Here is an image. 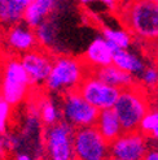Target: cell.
<instances>
[{
    "label": "cell",
    "instance_id": "cell-21",
    "mask_svg": "<svg viewBox=\"0 0 158 160\" xmlns=\"http://www.w3.org/2000/svg\"><path fill=\"white\" fill-rule=\"evenodd\" d=\"M38 109H39L38 111L39 118H40V121L45 126L53 125L57 121H60V120H62L60 108L56 106V103L52 102L51 99H43L40 102V104H39Z\"/></svg>",
    "mask_w": 158,
    "mask_h": 160
},
{
    "label": "cell",
    "instance_id": "cell-27",
    "mask_svg": "<svg viewBox=\"0 0 158 160\" xmlns=\"http://www.w3.org/2000/svg\"><path fill=\"white\" fill-rule=\"evenodd\" d=\"M16 160H33V158L26 152H20V154H17V156H16Z\"/></svg>",
    "mask_w": 158,
    "mask_h": 160
},
{
    "label": "cell",
    "instance_id": "cell-31",
    "mask_svg": "<svg viewBox=\"0 0 158 160\" xmlns=\"http://www.w3.org/2000/svg\"><path fill=\"white\" fill-rule=\"evenodd\" d=\"M149 2H154V3H158V0H149Z\"/></svg>",
    "mask_w": 158,
    "mask_h": 160
},
{
    "label": "cell",
    "instance_id": "cell-13",
    "mask_svg": "<svg viewBox=\"0 0 158 160\" xmlns=\"http://www.w3.org/2000/svg\"><path fill=\"white\" fill-rule=\"evenodd\" d=\"M60 0H31L23 11L22 21L30 28L35 29L57 9Z\"/></svg>",
    "mask_w": 158,
    "mask_h": 160
},
{
    "label": "cell",
    "instance_id": "cell-6",
    "mask_svg": "<svg viewBox=\"0 0 158 160\" xmlns=\"http://www.w3.org/2000/svg\"><path fill=\"white\" fill-rule=\"evenodd\" d=\"M109 145L95 125L77 128L74 132L75 160H106L110 156Z\"/></svg>",
    "mask_w": 158,
    "mask_h": 160
},
{
    "label": "cell",
    "instance_id": "cell-17",
    "mask_svg": "<svg viewBox=\"0 0 158 160\" xmlns=\"http://www.w3.org/2000/svg\"><path fill=\"white\" fill-rule=\"evenodd\" d=\"M102 38L112 46V48L114 51L131 48L133 41H135L128 30L115 29V28H109V26L102 28Z\"/></svg>",
    "mask_w": 158,
    "mask_h": 160
},
{
    "label": "cell",
    "instance_id": "cell-3",
    "mask_svg": "<svg viewBox=\"0 0 158 160\" xmlns=\"http://www.w3.org/2000/svg\"><path fill=\"white\" fill-rule=\"evenodd\" d=\"M88 68L82 58H74L69 55L54 56L49 76L44 83L45 89L51 92L65 94L77 90L78 86L88 74Z\"/></svg>",
    "mask_w": 158,
    "mask_h": 160
},
{
    "label": "cell",
    "instance_id": "cell-28",
    "mask_svg": "<svg viewBox=\"0 0 158 160\" xmlns=\"http://www.w3.org/2000/svg\"><path fill=\"white\" fill-rule=\"evenodd\" d=\"M12 2H14V3H17V4H20V5H22V7L26 8V5L31 2V0H12Z\"/></svg>",
    "mask_w": 158,
    "mask_h": 160
},
{
    "label": "cell",
    "instance_id": "cell-5",
    "mask_svg": "<svg viewBox=\"0 0 158 160\" xmlns=\"http://www.w3.org/2000/svg\"><path fill=\"white\" fill-rule=\"evenodd\" d=\"M75 128L60 120L44 130V148L47 160H75L74 158Z\"/></svg>",
    "mask_w": 158,
    "mask_h": 160
},
{
    "label": "cell",
    "instance_id": "cell-29",
    "mask_svg": "<svg viewBox=\"0 0 158 160\" xmlns=\"http://www.w3.org/2000/svg\"><path fill=\"white\" fill-rule=\"evenodd\" d=\"M83 5H91V4H95V3H97L99 0H79Z\"/></svg>",
    "mask_w": 158,
    "mask_h": 160
},
{
    "label": "cell",
    "instance_id": "cell-4",
    "mask_svg": "<svg viewBox=\"0 0 158 160\" xmlns=\"http://www.w3.org/2000/svg\"><path fill=\"white\" fill-rule=\"evenodd\" d=\"M113 109L117 117L119 118L123 132L137 130L141 118L151 109L145 89L143 86H137L136 83L121 89Z\"/></svg>",
    "mask_w": 158,
    "mask_h": 160
},
{
    "label": "cell",
    "instance_id": "cell-23",
    "mask_svg": "<svg viewBox=\"0 0 158 160\" xmlns=\"http://www.w3.org/2000/svg\"><path fill=\"white\" fill-rule=\"evenodd\" d=\"M12 106L7 103L3 98H0V137L7 134L8 124H9L11 115H12Z\"/></svg>",
    "mask_w": 158,
    "mask_h": 160
},
{
    "label": "cell",
    "instance_id": "cell-12",
    "mask_svg": "<svg viewBox=\"0 0 158 160\" xmlns=\"http://www.w3.org/2000/svg\"><path fill=\"white\" fill-rule=\"evenodd\" d=\"M114 50L102 37L95 38L93 41L87 46V48L82 56L83 62L90 70L106 67L113 62Z\"/></svg>",
    "mask_w": 158,
    "mask_h": 160
},
{
    "label": "cell",
    "instance_id": "cell-11",
    "mask_svg": "<svg viewBox=\"0 0 158 160\" xmlns=\"http://www.w3.org/2000/svg\"><path fill=\"white\" fill-rule=\"evenodd\" d=\"M4 43L16 55H22L38 47L34 29L21 22H17L8 28L4 34Z\"/></svg>",
    "mask_w": 158,
    "mask_h": 160
},
{
    "label": "cell",
    "instance_id": "cell-25",
    "mask_svg": "<svg viewBox=\"0 0 158 160\" xmlns=\"http://www.w3.org/2000/svg\"><path fill=\"white\" fill-rule=\"evenodd\" d=\"M99 3H101L109 11H115L117 8L119 7V4H118V0H99Z\"/></svg>",
    "mask_w": 158,
    "mask_h": 160
},
{
    "label": "cell",
    "instance_id": "cell-18",
    "mask_svg": "<svg viewBox=\"0 0 158 160\" xmlns=\"http://www.w3.org/2000/svg\"><path fill=\"white\" fill-rule=\"evenodd\" d=\"M35 35H36V41L38 46L42 48L49 50L51 47L54 46L56 43V37H57V28L54 25V22L51 21V18H47L42 23L34 29Z\"/></svg>",
    "mask_w": 158,
    "mask_h": 160
},
{
    "label": "cell",
    "instance_id": "cell-2",
    "mask_svg": "<svg viewBox=\"0 0 158 160\" xmlns=\"http://www.w3.org/2000/svg\"><path fill=\"white\" fill-rule=\"evenodd\" d=\"M30 78L20 58L7 55L0 60V98L12 107L20 106L31 91Z\"/></svg>",
    "mask_w": 158,
    "mask_h": 160
},
{
    "label": "cell",
    "instance_id": "cell-26",
    "mask_svg": "<svg viewBox=\"0 0 158 160\" xmlns=\"http://www.w3.org/2000/svg\"><path fill=\"white\" fill-rule=\"evenodd\" d=\"M143 160H158V147L149 148L146 151V154L144 155Z\"/></svg>",
    "mask_w": 158,
    "mask_h": 160
},
{
    "label": "cell",
    "instance_id": "cell-9",
    "mask_svg": "<svg viewBox=\"0 0 158 160\" xmlns=\"http://www.w3.org/2000/svg\"><path fill=\"white\" fill-rule=\"evenodd\" d=\"M148 150V138L139 130L123 132L109 145L110 156L119 160H143Z\"/></svg>",
    "mask_w": 158,
    "mask_h": 160
},
{
    "label": "cell",
    "instance_id": "cell-30",
    "mask_svg": "<svg viewBox=\"0 0 158 160\" xmlns=\"http://www.w3.org/2000/svg\"><path fill=\"white\" fill-rule=\"evenodd\" d=\"M106 160H119V159H115V158H113V156H109Z\"/></svg>",
    "mask_w": 158,
    "mask_h": 160
},
{
    "label": "cell",
    "instance_id": "cell-24",
    "mask_svg": "<svg viewBox=\"0 0 158 160\" xmlns=\"http://www.w3.org/2000/svg\"><path fill=\"white\" fill-rule=\"evenodd\" d=\"M148 46V50H149V58H151L153 65L158 68V41L153 42V43H149Z\"/></svg>",
    "mask_w": 158,
    "mask_h": 160
},
{
    "label": "cell",
    "instance_id": "cell-8",
    "mask_svg": "<svg viewBox=\"0 0 158 160\" xmlns=\"http://www.w3.org/2000/svg\"><path fill=\"white\" fill-rule=\"evenodd\" d=\"M77 90L91 106L97 108L99 111L113 108L121 91V89L118 87L102 82L101 79L90 73V70Z\"/></svg>",
    "mask_w": 158,
    "mask_h": 160
},
{
    "label": "cell",
    "instance_id": "cell-14",
    "mask_svg": "<svg viewBox=\"0 0 158 160\" xmlns=\"http://www.w3.org/2000/svg\"><path fill=\"white\" fill-rule=\"evenodd\" d=\"M90 73H92L95 77L101 79L102 82L118 87V89H124V87H130L136 83L135 77L132 74L117 68L114 64H109L106 67L92 69L90 70Z\"/></svg>",
    "mask_w": 158,
    "mask_h": 160
},
{
    "label": "cell",
    "instance_id": "cell-15",
    "mask_svg": "<svg viewBox=\"0 0 158 160\" xmlns=\"http://www.w3.org/2000/svg\"><path fill=\"white\" fill-rule=\"evenodd\" d=\"M95 126L99 130V133L104 137L109 143L113 142L117 137L123 133V128L121 125L119 118L117 117L113 108L99 111L97 120L95 122Z\"/></svg>",
    "mask_w": 158,
    "mask_h": 160
},
{
    "label": "cell",
    "instance_id": "cell-16",
    "mask_svg": "<svg viewBox=\"0 0 158 160\" xmlns=\"http://www.w3.org/2000/svg\"><path fill=\"white\" fill-rule=\"evenodd\" d=\"M117 68H119L133 77H139L145 68V62L140 56L132 52L130 48L115 50L113 53V62Z\"/></svg>",
    "mask_w": 158,
    "mask_h": 160
},
{
    "label": "cell",
    "instance_id": "cell-22",
    "mask_svg": "<svg viewBox=\"0 0 158 160\" xmlns=\"http://www.w3.org/2000/svg\"><path fill=\"white\" fill-rule=\"evenodd\" d=\"M141 83L145 87H156L158 86V68L152 65H145L144 70L140 74Z\"/></svg>",
    "mask_w": 158,
    "mask_h": 160
},
{
    "label": "cell",
    "instance_id": "cell-1",
    "mask_svg": "<svg viewBox=\"0 0 158 160\" xmlns=\"http://www.w3.org/2000/svg\"><path fill=\"white\" fill-rule=\"evenodd\" d=\"M119 18L133 39L149 44L158 41V3L126 0L119 8Z\"/></svg>",
    "mask_w": 158,
    "mask_h": 160
},
{
    "label": "cell",
    "instance_id": "cell-20",
    "mask_svg": "<svg viewBox=\"0 0 158 160\" xmlns=\"http://www.w3.org/2000/svg\"><path fill=\"white\" fill-rule=\"evenodd\" d=\"M137 130L149 139L158 142V109H149L141 118Z\"/></svg>",
    "mask_w": 158,
    "mask_h": 160
},
{
    "label": "cell",
    "instance_id": "cell-10",
    "mask_svg": "<svg viewBox=\"0 0 158 160\" xmlns=\"http://www.w3.org/2000/svg\"><path fill=\"white\" fill-rule=\"evenodd\" d=\"M53 58L54 56H52L48 50L42 48L39 46L21 55L20 60L26 70L33 87L43 86L45 83L52 68Z\"/></svg>",
    "mask_w": 158,
    "mask_h": 160
},
{
    "label": "cell",
    "instance_id": "cell-7",
    "mask_svg": "<svg viewBox=\"0 0 158 160\" xmlns=\"http://www.w3.org/2000/svg\"><path fill=\"white\" fill-rule=\"evenodd\" d=\"M61 118L72 126L83 128L95 125L99 116V109L91 106L78 90H72L62 94L61 100Z\"/></svg>",
    "mask_w": 158,
    "mask_h": 160
},
{
    "label": "cell",
    "instance_id": "cell-32",
    "mask_svg": "<svg viewBox=\"0 0 158 160\" xmlns=\"http://www.w3.org/2000/svg\"><path fill=\"white\" fill-rule=\"evenodd\" d=\"M0 2H3V0H0Z\"/></svg>",
    "mask_w": 158,
    "mask_h": 160
},
{
    "label": "cell",
    "instance_id": "cell-19",
    "mask_svg": "<svg viewBox=\"0 0 158 160\" xmlns=\"http://www.w3.org/2000/svg\"><path fill=\"white\" fill-rule=\"evenodd\" d=\"M23 11H25V7L12 0H3L0 2V22L7 26L21 22L23 18Z\"/></svg>",
    "mask_w": 158,
    "mask_h": 160
}]
</instances>
